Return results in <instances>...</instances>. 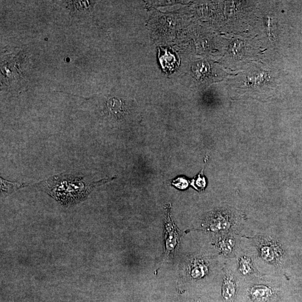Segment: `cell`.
I'll return each instance as SVG.
<instances>
[{"label":"cell","mask_w":302,"mask_h":302,"mask_svg":"<svg viewBox=\"0 0 302 302\" xmlns=\"http://www.w3.org/2000/svg\"><path fill=\"white\" fill-rule=\"evenodd\" d=\"M259 254L267 262L276 264L282 257V251L276 242L262 240L259 242Z\"/></svg>","instance_id":"obj_2"},{"label":"cell","mask_w":302,"mask_h":302,"mask_svg":"<svg viewBox=\"0 0 302 302\" xmlns=\"http://www.w3.org/2000/svg\"><path fill=\"white\" fill-rule=\"evenodd\" d=\"M115 178L112 177L88 183L83 177L61 174L49 178L39 185L63 205L70 206L84 200L96 187Z\"/></svg>","instance_id":"obj_1"},{"label":"cell","mask_w":302,"mask_h":302,"mask_svg":"<svg viewBox=\"0 0 302 302\" xmlns=\"http://www.w3.org/2000/svg\"><path fill=\"white\" fill-rule=\"evenodd\" d=\"M179 239L178 230L173 223L169 214L167 221L165 223V256L169 257L174 254L178 245Z\"/></svg>","instance_id":"obj_3"},{"label":"cell","mask_w":302,"mask_h":302,"mask_svg":"<svg viewBox=\"0 0 302 302\" xmlns=\"http://www.w3.org/2000/svg\"><path fill=\"white\" fill-rule=\"evenodd\" d=\"M237 284L231 272H226L223 277L222 296L227 302H234L237 293Z\"/></svg>","instance_id":"obj_4"},{"label":"cell","mask_w":302,"mask_h":302,"mask_svg":"<svg viewBox=\"0 0 302 302\" xmlns=\"http://www.w3.org/2000/svg\"><path fill=\"white\" fill-rule=\"evenodd\" d=\"M265 26L268 37L272 41L276 40L277 37V32L275 21H274L273 19L267 17L265 20Z\"/></svg>","instance_id":"obj_10"},{"label":"cell","mask_w":302,"mask_h":302,"mask_svg":"<svg viewBox=\"0 0 302 302\" xmlns=\"http://www.w3.org/2000/svg\"><path fill=\"white\" fill-rule=\"evenodd\" d=\"M188 273L194 279H201L208 272V266L203 260L194 259L189 263L188 268Z\"/></svg>","instance_id":"obj_6"},{"label":"cell","mask_w":302,"mask_h":302,"mask_svg":"<svg viewBox=\"0 0 302 302\" xmlns=\"http://www.w3.org/2000/svg\"><path fill=\"white\" fill-rule=\"evenodd\" d=\"M239 270L243 275H250L255 272L254 267L250 257L242 256L239 260Z\"/></svg>","instance_id":"obj_9"},{"label":"cell","mask_w":302,"mask_h":302,"mask_svg":"<svg viewBox=\"0 0 302 302\" xmlns=\"http://www.w3.org/2000/svg\"><path fill=\"white\" fill-rule=\"evenodd\" d=\"M235 246V241L231 237H225L221 238L217 243V246L224 254L231 253Z\"/></svg>","instance_id":"obj_8"},{"label":"cell","mask_w":302,"mask_h":302,"mask_svg":"<svg viewBox=\"0 0 302 302\" xmlns=\"http://www.w3.org/2000/svg\"><path fill=\"white\" fill-rule=\"evenodd\" d=\"M108 105L109 110L114 114H118L123 111L122 104L118 99H113L110 100Z\"/></svg>","instance_id":"obj_11"},{"label":"cell","mask_w":302,"mask_h":302,"mask_svg":"<svg viewBox=\"0 0 302 302\" xmlns=\"http://www.w3.org/2000/svg\"><path fill=\"white\" fill-rule=\"evenodd\" d=\"M253 302H269L274 295V292L266 285H258L251 287L250 291Z\"/></svg>","instance_id":"obj_5"},{"label":"cell","mask_w":302,"mask_h":302,"mask_svg":"<svg viewBox=\"0 0 302 302\" xmlns=\"http://www.w3.org/2000/svg\"><path fill=\"white\" fill-rule=\"evenodd\" d=\"M231 226L227 216L217 214L208 221L207 227L209 230L216 232L225 231Z\"/></svg>","instance_id":"obj_7"}]
</instances>
